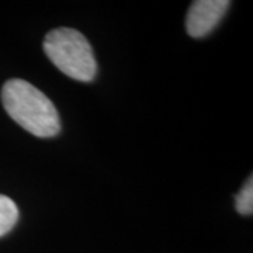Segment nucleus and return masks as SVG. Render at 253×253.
<instances>
[{
  "label": "nucleus",
  "instance_id": "nucleus-2",
  "mask_svg": "<svg viewBox=\"0 0 253 253\" xmlns=\"http://www.w3.org/2000/svg\"><path fill=\"white\" fill-rule=\"evenodd\" d=\"M44 51L61 72L75 81L87 83L97 75L93 49L78 30L59 27L49 31L44 40Z\"/></svg>",
  "mask_w": 253,
  "mask_h": 253
},
{
  "label": "nucleus",
  "instance_id": "nucleus-1",
  "mask_svg": "<svg viewBox=\"0 0 253 253\" xmlns=\"http://www.w3.org/2000/svg\"><path fill=\"white\" fill-rule=\"evenodd\" d=\"M4 110L23 129L38 138H52L61 131L59 114L54 103L34 84L11 79L1 89Z\"/></svg>",
  "mask_w": 253,
  "mask_h": 253
},
{
  "label": "nucleus",
  "instance_id": "nucleus-3",
  "mask_svg": "<svg viewBox=\"0 0 253 253\" xmlns=\"http://www.w3.org/2000/svg\"><path fill=\"white\" fill-rule=\"evenodd\" d=\"M231 1L228 0H196L190 4L186 16V30L193 38L208 36L225 16Z\"/></svg>",
  "mask_w": 253,
  "mask_h": 253
},
{
  "label": "nucleus",
  "instance_id": "nucleus-5",
  "mask_svg": "<svg viewBox=\"0 0 253 253\" xmlns=\"http://www.w3.org/2000/svg\"><path fill=\"white\" fill-rule=\"evenodd\" d=\"M253 179L252 176L245 183L242 190L236 194L235 207L241 215H252L253 212Z\"/></svg>",
  "mask_w": 253,
  "mask_h": 253
},
{
  "label": "nucleus",
  "instance_id": "nucleus-4",
  "mask_svg": "<svg viewBox=\"0 0 253 253\" xmlns=\"http://www.w3.org/2000/svg\"><path fill=\"white\" fill-rule=\"evenodd\" d=\"M18 208L13 200L0 194V236L9 234L18 221Z\"/></svg>",
  "mask_w": 253,
  "mask_h": 253
}]
</instances>
